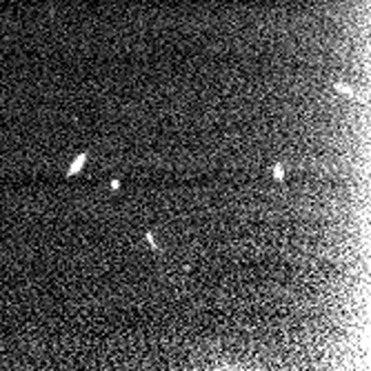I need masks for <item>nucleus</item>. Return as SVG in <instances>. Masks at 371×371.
Wrapping results in <instances>:
<instances>
[{"label":"nucleus","mask_w":371,"mask_h":371,"mask_svg":"<svg viewBox=\"0 0 371 371\" xmlns=\"http://www.w3.org/2000/svg\"><path fill=\"white\" fill-rule=\"evenodd\" d=\"M336 89H338V92H342V93H349V96L353 93V89L347 87V85H342V82H336Z\"/></svg>","instance_id":"7ed1b4c3"},{"label":"nucleus","mask_w":371,"mask_h":371,"mask_svg":"<svg viewBox=\"0 0 371 371\" xmlns=\"http://www.w3.org/2000/svg\"><path fill=\"white\" fill-rule=\"evenodd\" d=\"M271 174H274V178H276V180H282V178H284V167H282V164H276Z\"/></svg>","instance_id":"f03ea898"},{"label":"nucleus","mask_w":371,"mask_h":371,"mask_svg":"<svg viewBox=\"0 0 371 371\" xmlns=\"http://www.w3.org/2000/svg\"><path fill=\"white\" fill-rule=\"evenodd\" d=\"M145 238H147V242H149V245H151V247H154V249H158V242H156V238H154V233H149V232H147V233H145Z\"/></svg>","instance_id":"20e7f679"},{"label":"nucleus","mask_w":371,"mask_h":371,"mask_svg":"<svg viewBox=\"0 0 371 371\" xmlns=\"http://www.w3.org/2000/svg\"><path fill=\"white\" fill-rule=\"evenodd\" d=\"M85 162H87V154H80L71 164H69V171H67V174H69V176H76L78 171L82 169V164H85Z\"/></svg>","instance_id":"f257e3e1"}]
</instances>
